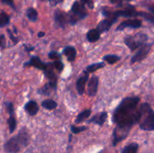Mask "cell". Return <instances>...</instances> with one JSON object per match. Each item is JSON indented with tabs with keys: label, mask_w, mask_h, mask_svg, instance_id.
<instances>
[{
	"label": "cell",
	"mask_w": 154,
	"mask_h": 153,
	"mask_svg": "<svg viewBox=\"0 0 154 153\" xmlns=\"http://www.w3.org/2000/svg\"><path fill=\"white\" fill-rule=\"evenodd\" d=\"M81 3H83V4H84V5L87 4L90 9H93V8H94V4H93L92 0H81Z\"/></svg>",
	"instance_id": "35"
},
{
	"label": "cell",
	"mask_w": 154,
	"mask_h": 153,
	"mask_svg": "<svg viewBox=\"0 0 154 153\" xmlns=\"http://www.w3.org/2000/svg\"><path fill=\"white\" fill-rule=\"evenodd\" d=\"M42 106L48 110H52L57 108V103L52 99H46L42 102Z\"/></svg>",
	"instance_id": "21"
},
{
	"label": "cell",
	"mask_w": 154,
	"mask_h": 153,
	"mask_svg": "<svg viewBox=\"0 0 154 153\" xmlns=\"http://www.w3.org/2000/svg\"><path fill=\"white\" fill-rule=\"evenodd\" d=\"M0 47L5 49L6 47V39L4 34H0Z\"/></svg>",
	"instance_id": "33"
},
{
	"label": "cell",
	"mask_w": 154,
	"mask_h": 153,
	"mask_svg": "<svg viewBox=\"0 0 154 153\" xmlns=\"http://www.w3.org/2000/svg\"><path fill=\"white\" fill-rule=\"evenodd\" d=\"M48 1L49 2L50 4H51V6H56L57 5V4L63 2L64 0H48Z\"/></svg>",
	"instance_id": "37"
},
{
	"label": "cell",
	"mask_w": 154,
	"mask_h": 153,
	"mask_svg": "<svg viewBox=\"0 0 154 153\" xmlns=\"http://www.w3.org/2000/svg\"><path fill=\"white\" fill-rule=\"evenodd\" d=\"M147 40H148L147 34L139 32L133 35L126 36L124 38V43L132 52H134L146 44Z\"/></svg>",
	"instance_id": "5"
},
{
	"label": "cell",
	"mask_w": 154,
	"mask_h": 153,
	"mask_svg": "<svg viewBox=\"0 0 154 153\" xmlns=\"http://www.w3.org/2000/svg\"><path fill=\"white\" fill-rule=\"evenodd\" d=\"M51 90H52V88L50 86L49 84L46 83L43 87L38 90V93L40 94H44V95H50Z\"/></svg>",
	"instance_id": "27"
},
{
	"label": "cell",
	"mask_w": 154,
	"mask_h": 153,
	"mask_svg": "<svg viewBox=\"0 0 154 153\" xmlns=\"http://www.w3.org/2000/svg\"><path fill=\"white\" fill-rule=\"evenodd\" d=\"M71 131L73 134H80L83 131L88 130V127L87 126H75V125H71L70 127Z\"/></svg>",
	"instance_id": "28"
},
{
	"label": "cell",
	"mask_w": 154,
	"mask_h": 153,
	"mask_svg": "<svg viewBox=\"0 0 154 153\" xmlns=\"http://www.w3.org/2000/svg\"><path fill=\"white\" fill-rule=\"evenodd\" d=\"M8 128H9V132L11 134L14 133L15 130L17 128V119L15 118V114H9V117L8 118Z\"/></svg>",
	"instance_id": "20"
},
{
	"label": "cell",
	"mask_w": 154,
	"mask_h": 153,
	"mask_svg": "<svg viewBox=\"0 0 154 153\" xmlns=\"http://www.w3.org/2000/svg\"><path fill=\"white\" fill-rule=\"evenodd\" d=\"M26 16L31 22H36L38 20V11L33 8H29L26 10Z\"/></svg>",
	"instance_id": "22"
},
{
	"label": "cell",
	"mask_w": 154,
	"mask_h": 153,
	"mask_svg": "<svg viewBox=\"0 0 154 153\" xmlns=\"http://www.w3.org/2000/svg\"><path fill=\"white\" fill-rule=\"evenodd\" d=\"M24 110L26 112L29 116H35L38 113L39 110V106L35 100H29L25 105H24Z\"/></svg>",
	"instance_id": "16"
},
{
	"label": "cell",
	"mask_w": 154,
	"mask_h": 153,
	"mask_svg": "<svg viewBox=\"0 0 154 153\" xmlns=\"http://www.w3.org/2000/svg\"><path fill=\"white\" fill-rule=\"evenodd\" d=\"M138 16H141V17L144 18L145 20L154 24V16L153 15L150 14L146 13V12H138Z\"/></svg>",
	"instance_id": "29"
},
{
	"label": "cell",
	"mask_w": 154,
	"mask_h": 153,
	"mask_svg": "<svg viewBox=\"0 0 154 153\" xmlns=\"http://www.w3.org/2000/svg\"><path fill=\"white\" fill-rule=\"evenodd\" d=\"M152 45H153V43H146L142 45L139 49H138L136 53L131 58V64H133L135 63L139 62L145 59L151 50Z\"/></svg>",
	"instance_id": "6"
},
{
	"label": "cell",
	"mask_w": 154,
	"mask_h": 153,
	"mask_svg": "<svg viewBox=\"0 0 154 153\" xmlns=\"http://www.w3.org/2000/svg\"><path fill=\"white\" fill-rule=\"evenodd\" d=\"M138 12L135 10V7L132 5H128L124 10H119L117 11L114 12V16L117 18L120 17V16H123V17H134V16H138Z\"/></svg>",
	"instance_id": "11"
},
{
	"label": "cell",
	"mask_w": 154,
	"mask_h": 153,
	"mask_svg": "<svg viewBox=\"0 0 154 153\" xmlns=\"http://www.w3.org/2000/svg\"><path fill=\"white\" fill-rule=\"evenodd\" d=\"M54 22L59 27L64 28L69 23V14L60 10H57L54 13Z\"/></svg>",
	"instance_id": "10"
},
{
	"label": "cell",
	"mask_w": 154,
	"mask_h": 153,
	"mask_svg": "<svg viewBox=\"0 0 154 153\" xmlns=\"http://www.w3.org/2000/svg\"><path fill=\"white\" fill-rule=\"evenodd\" d=\"M140 98L138 96L126 97L121 100L112 113V122L116 127L131 130L135 124H138L140 117L138 104Z\"/></svg>",
	"instance_id": "1"
},
{
	"label": "cell",
	"mask_w": 154,
	"mask_h": 153,
	"mask_svg": "<svg viewBox=\"0 0 154 153\" xmlns=\"http://www.w3.org/2000/svg\"><path fill=\"white\" fill-rule=\"evenodd\" d=\"M23 46H24V50H25L26 52H30L35 50V46H30V45L23 44Z\"/></svg>",
	"instance_id": "38"
},
{
	"label": "cell",
	"mask_w": 154,
	"mask_h": 153,
	"mask_svg": "<svg viewBox=\"0 0 154 153\" xmlns=\"http://www.w3.org/2000/svg\"><path fill=\"white\" fill-rule=\"evenodd\" d=\"M63 53L67 58L69 62H74L77 56V50L74 46H67L63 49Z\"/></svg>",
	"instance_id": "17"
},
{
	"label": "cell",
	"mask_w": 154,
	"mask_h": 153,
	"mask_svg": "<svg viewBox=\"0 0 154 153\" xmlns=\"http://www.w3.org/2000/svg\"><path fill=\"white\" fill-rule=\"evenodd\" d=\"M86 37H87V40L89 42H90V43H94V42H96L97 40H99L100 39L101 33L96 28H93V29L88 31Z\"/></svg>",
	"instance_id": "18"
},
{
	"label": "cell",
	"mask_w": 154,
	"mask_h": 153,
	"mask_svg": "<svg viewBox=\"0 0 154 153\" xmlns=\"http://www.w3.org/2000/svg\"><path fill=\"white\" fill-rule=\"evenodd\" d=\"M107 118H108V112L103 111L93 116L91 118L87 121V123H93L99 126H102L106 122Z\"/></svg>",
	"instance_id": "14"
},
{
	"label": "cell",
	"mask_w": 154,
	"mask_h": 153,
	"mask_svg": "<svg viewBox=\"0 0 154 153\" xmlns=\"http://www.w3.org/2000/svg\"><path fill=\"white\" fill-rule=\"evenodd\" d=\"M127 1H132V0H127Z\"/></svg>",
	"instance_id": "42"
},
{
	"label": "cell",
	"mask_w": 154,
	"mask_h": 153,
	"mask_svg": "<svg viewBox=\"0 0 154 153\" xmlns=\"http://www.w3.org/2000/svg\"><path fill=\"white\" fill-rule=\"evenodd\" d=\"M116 21H117L116 20L111 19V18H106V19L105 20H102L100 21L99 23L98 24L97 27H96V29H97L100 33L108 32Z\"/></svg>",
	"instance_id": "15"
},
{
	"label": "cell",
	"mask_w": 154,
	"mask_h": 153,
	"mask_svg": "<svg viewBox=\"0 0 154 153\" xmlns=\"http://www.w3.org/2000/svg\"><path fill=\"white\" fill-rule=\"evenodd\" d=\"M48 57L51 59L54 60V61H57V60H61L62 56L57 51H51V52L48 53Z\"/></svg>",
	"instance_id": "30"
},
{
	"label": "cell",
	"mask_w": 154,
	"mask_h": 153,
	"mask_svg": "<svg viewBox=\"0 0 154 153\" xmlns=\"http://www.w3.org/2000/svg\"><path fill=\"white\" fill-rule=\"evenodd\" d=\"M7 32H8V33L9 38H10L11 39V40L14 42V44H17L18 41H19V40H18L17 38L15 37V36L14 35V34H13V33H12V32L11 31V30L9 29V28H8Z\"/></svg>",
	"instance_id": "34"
},
{
	"label": "cell",
	"mask_w": 154,
	"mask_h": 153,
	"mask_svg": "<svg viewBox=\"0 0 154 153\" xmlns=\"http://www.w3.org/2000/svg\"><path fill=\"white\" fill-rule=\"evenodd\" d=\"M48 63H45L41 60V58L38 56H32L29 61L26 62L23 64V67H34L35 68L38 69V70H44L46 69L47 66H48Z\"/></svg>",
	"instance_id": "9"
},
{
	"label": "cell",
	"mask_w": 154,
	"mask_h": 153,
	"mask_svg": "<svg viewBox=\"0 0 154 153\" xmlns=\"http://www.w3.org/2000/svg\"><path fill=\"white\" fill-rule=\"evenodd\" d=\"M138 144L136 142H132L123 148L122 153H138Z\"/></svg>",
	"instance_id": "23"
},
{
	"label": "cell",
	"mask_w": 154,
	"mask_h": 153,
	"mask_svg": "<svg viewBox=\"0 0 154 153\" xmlns=\"http://www.w3.org/2000/svg\"><path fill=\"white\" fill-rule=\"evenodd\" d=\"M99 87V77L96 75H93L88 80L87 85V94L90 97H93L96 94Z\"/></svg>",
	"instance_id": "12"
},
{
	"label": "cell",
	"mask_w": 154,
	"mask_h": 153,
	"mask_svg": "<svg viewBox=\"0 0 154 153\" xmlns=\"http://www.w3.org/2000/svg\"><path fill=\"white\" fill-rule=\"evenodd\" d=\"M147 9H148L150 12H152V13H154V4H150V5L147 6Z\"/></svg>",
	"instance_id": "40"
},
{
	"label": "cell",
	"mask_w": 154,
	"mask_h": 153,
	"mask_svg": "<svg viewBox=\"0 0 154 153\" xmlns=\"http://www.w3.org/2000/svg\"><path fill=\"white\" fill-rule=\"evenodd\" d=\"M91 110L87 109L84 110L82 111L81 112H80V113L77 116L76 118H75V124H80V123L85 121V120L87 119V118H88L89 117H90V116L91 115Z\"/></svg>",
	"instance_id": "19"
},
{
	"label": "cell",
	"mask_w": 154,
	"mask_h": 153,
	"mask_svg": "<svg viewBox=\"0 0 154 153\" xmlns=\"http://www.w3.org/2000/svg\"><path fill=\"white\" fill-rule=\"evenodd\" d=\"M29 134L25 127L22 128L15 136L11 137L4 145V149L7 153H17L29 143Z\"/></svg>",
	"instance_id": "2"
},
{
	"label": "cell",
	"mask_w": 154,
	"mask_h": 153,
	"mask_svg": "<svg viewBox=\"0 0 154 153\" xmlns=\"http://www.w3.org/2000/svg\"><path fill=\"white\" fill-rule=\"evenodd\" d=\"M105 66V62H101L94 63V64H90V65L87 66V67L86 68L85 70H87L88 73H93V72L96 71V70H99V69L102 68H104Z\"/></svg>",
	"instance_id": "24"
},
{
	"label": "cell",
	"mask_w": 154,
	"mask_h": 153,
	"mask_svg": "<svg viewBox=\"0 0 154 153\" xmlns=\"http://www.w3.org/2000/svg\"><path fill=\"white\" fill-rule=\"evenodd\" d=\"M53 65L55 69H57L59 72H62L64 69V64L61 60H57V61H54Z\"/></svg>",
	"instance_id": "31"
},
{
	"label": "cell",
	"mask_w": 154,
	"mask_h": 153,
	"mask_svg": "<svg viewBox=\"0 0 154 153\" xmlns=\"http://www.w3.org/2000/svg\"><path fill=\"white\" fill-rule=\"evenodd\" d=\"M89 74L90 73H88L87 70H84L82 76H80L77 80L76 89L79 94H83L85 91L86 85L89 80Z\"/></svg>",
	"instance_id": "13"
},
{
	"label": "cell",
	"mask_w": 154,
	"mask_h": 153,
	"mask_svg": "<svg viewBox=\"0 0 154 153\" xmlns=\"http://www.w3.org/2000/svg\"><path fill=\"white\" fill-rule=\"evenodd\" d=\"M10 22V16L5 11L0 13V28L6 26Z\"/></svg>",
	"instance_id": "26"
},
{
	"label": "cell",
	"mask_w": 154,
	"mask_h": 153,
	"mask_svg": "<svg viewBox=\"0 0 154 153\" xmlns=\"http://www.w3.org/2000/svg\"><path fill=\"white\" fill-rule=\"evenodd\" d=\"M54 65L52 63H48L46 69L43 71L45 77L48 80V82L50 86L52 89H57V76L54 70Z\"/></svg>",
	"instance_id": "7"
},
{
	"label": "cell",
	"mask_w": 154,
	"mask_h": 153,
	"mask_svg": "<svg viewBox=\"0 0 154 153\" xmlns=\"http://www.w3.org/2000/svg\"><path fill=\"white\" fill-rule=\"evenodd\" d=\"M142 26V21L138 19H129L122 22L116 28V31H123L126 28H138Z\"/></svg>",
	"instance_id": "8"
},
{
	"label": "cell",
	"mask_w": 154,
	"mask_h": 153,
	"mask_svg": "<svg viewBox=\"0 0 154 153\" xmlns=\"http://www.w3.org/2000/svg\"><path fill=\"white\" fill-rule=\"evenodd\" d=\"M140 117L138 124L143 130H154V110L148 103H143L139 106Z\"/></svg>",
	"instance_id": "3"
},
{
	"label": "cell",
	"mask_w": 154,
	"mask_h": 153,
	"mask_svg": "<svg viewBox=\"0 0 154 153\" xmlns=\"http://www.w3.org/2000/svg\"><path fill=\"white\" fill-rule=\"evenodd\" d=\"M45 35V32H39L38 34V38L44 37Z\"/></svg>",
	"instance_id": "41"
},
{
	"label": "cell",
	"mask_w": 154,
	"mask_h": 153,
	"mask_svg": "<svg viewBox=\"0 0 154 153\" xmlns=\"http://www.w3.org/2000/svg\"><path fill=\"white\" fill-rule=\"evenodd\" d=\"M112 4H121L123 2V0H109Z\"/></svg>",
	"instance_id": "39"
},
{
	"label": "cell",
	"mask_w": 154,
	"mask_h": 153,
	"mask_svg": "<svg viewBox=\"0 0 154 153\" xmlns=\"http://www.w3.org/2000/svg\"><path fill=\"white\" fill-rule=\"evenodd\" d=\"M5 105L6 110H7L8 114L14 113V104L12 102L7 101L5 103Z\"/></svg>",
	"instance_id": "32"
},
{
	"label": "cell",
	"mask_w": 154,
	"mask_h": 153,
	"mask_svg": "<svg viewBox=\"0 0 154 153\" xmlns=\"http://www.w3.org/2000/svg\"><path fill=\"white\" fill-rule=\"evenodd\" d=\"M2 2L3 3H5V4H8V5H9L10 7H11L13 9H16V8H15V5H14V0H1Z\"/></svg>",
	"instance_id": "36"
},
{
	"label": "cell",
	"mask_w": 154,
	"mask_h": 153,
	"mask_svg": "<svg viewBox=\"0 0 154 153\" xmlns=\"http://www.w3.org/2000/svg\"><path fill=\"white\" fill-rule=\"evenodd\" d=\"M102 58H103L104 61L107 62L108 64H114L118 61H120V57L117 55H114V54H109V55H105Z\"/></svg>",
	"instance_id": "25"
},
{
	"label": "cell",
	"mask_w": 154,
	"mask_h": 153,
	"mask_svg": "<svg viewBox=\"0 0 154 153\" xmlns=\"http://www.w3.org/2000/svg\"><path fill=\"white\" fill-rule=\"evenodd\" d=\"M69 14V23L74 26L81 20L84 19L88 16L85 5L83 3L75 1L73 3Z\"/></svg>",
	"instance_id": "4"
}]
</instances>
